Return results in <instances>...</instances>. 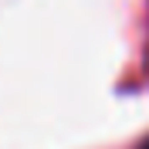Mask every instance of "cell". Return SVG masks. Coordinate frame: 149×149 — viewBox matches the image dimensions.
Returning <instances> with one entry per match:
<instances>
[{
  "mask_svg": "<svg viewBox=\"0 0 149 149\" xmlns=\"http://www.w3.org/2000/svg\"><path fill=\"white\" fill-rule=\"evenodd\" d=\"M139 149H149V139H146V142H142V146H139Z\"/></svg>",
  "mask_w": 149,
  "mask_h": 149,
  "instance_id": "obj_1",
  "label": "cell"
}]
</instances>
